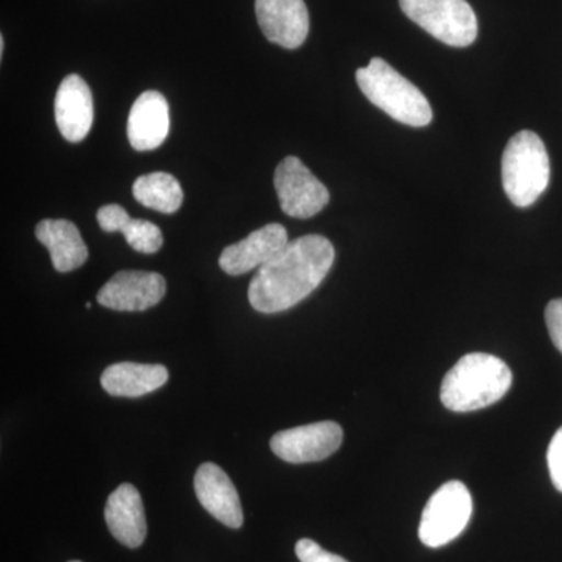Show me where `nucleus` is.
<instances>
[{
  "mask_svg": "<svg viewBox=\"0 0 562 562\" xmlns=\"http://www.w3.org/2000/svg\"><path fill=\"white\" fill-rule=\"evenodd\" d=\"M335 261V247L321 235H306L284 246L271 261L257 269L249 286V302L258 313L286 312L324 281Z\"/></svg>",
  "mask_w": 562,
  "mask_h": 562,
  "instance_id": "obj_1",
  "label": "nucleus"
},
{
  "mask_svg": "<svg viewBox=\"0 0 562 562\" xmlns=\"http://www.w3.org/2000/svg\"><path fill=\"white\" fill-rule=\"evenodd\" d=\"M513 383L512 369L494 355H465L447 372L441 402L454 413H472L501 401Z\"/></svg>",
  "mask_w": 562,
  "mask_h": 562,
  "instance_id": "obj_2",
  "label": "nucleus"
},
{
  "mask_svg": "<svg viewBox=\"0 0 562 562\" xmlns=\"http://www.w3.org/2000/svg\"><path fill=\"white\" fill-rule=\"evenodd\" d=\"M357 81L369 102L390 114L392 120L409 127L430 124L432 110L424 92L383 58H372L366 68L358 69Z\"/></svg>",
  "mask_w": 562,
  "mask_h": 562,
  "instance_id": "obj_3",
  "label": "nucleus"
},
{
  "mask_svg": "<svg viewBox=\"0 0 562 562\" xmlns=\"http://www.w3.org/2000/svg\"><path fill=\"white\" fill-rule=\"evenodd\" d=\"M503 190L519 209H527L543 194L550 181L546 144L535 132L522 131L509 139L502 158Z\"/></svg>",
  "mask_w": 562,
  "mask_h": 562,
  "instance_id": "obj_4",
  "label": "nucleus"
},
{
  "mask_svg": "<svg viewBox=\"0 0 562 562\" xmlns=\"http://www.w3.org/2000/svg\"><path fill=\"white\" fill-rule=\"evenodd\" d=\"M401 9L447 46H471L479 35V21L465 0H401Z\"/></svg>",
  "mask_w": 562,
  "mask_h": 562,
  "instance_id": "obj_5",
  "label": "nucleus"
},
{
  "mask_svg": "<svg viewBox=\"0 0 562 562\" xmlns=\"http://www.w3.org/2000/svg\"><path fill=\"white\" fill-rule=\"evenodd\" d=\"M472 495L461 482L442 484L431 495L419 525V538L424 546L439 549L454 541L468 527L472 517Z\"/></svg>",
  "mask_w": 562,
  "mask_h": 562,
  "instance_id": "obj_6",
  "label": "nucleus"
},
{
  "mask_svg": "<svg viewBox=\"0 0 562 562\" xmlns=\"http://www.w3.org/2000/svg\"><path fill=\"white\" fill-rule=\"evenodd\" d=\"M281 211L297 220H310L330 202V192L297 157H286L273 176Z\"/></svg>",
  "mask_w": 562,
  "mask_h": 562,
  "instance_id": "obj_7",
  "label": "nucleus"
},
{
  "mask_svg": "<svg viewBox=\"0 0 562 562\" xmlns=\"http://www.w3.org/2000/svg\"><path fill=\"white\" fill-rule=\"evenodd\" d=\"M344 431L336 422L325 420L277 432L272 452L291 464L327 460L341 447Z\"/></svg>",
  "mask_w": 562,
  "mask_h": 562,
  "instance_id": "obj_8",
  "label": "nucleus"
},
{
  "mask_svg": "<svg viewBox=\"0 0 562 562\" xmlns=\"http://www.w3.org/2000/svg\"><path fill=\"white\" fill-rule=\"evenodd\" d=\"M166 294L165 277L157 272L122 271L114 273L99 291V305L116 312H146Z\"/></svg>",
  "mask_w": 562,
  "mask_h": 562,
  "instance_id": "obj_9",
  "label": "nucleus"
},
{
  "mask_svg": "<svg viewBox=\"0 0 562 562\" xmlns=\"http://www.w3.org/2000/svg\"><path fill=\"white\" fill-rule=\"evenodd\" d=\"M255 13L266 38L284 49H297L310 32L303 0H255Z\"/></svg>",
  "mask_w": 562,
  "mask_h": 562,
  "instance_id": "obj_10",
  "label": "nucleus"
},
{
  "mask_svg": "<svg viewBox=\"0 0 562 562\" xmlns=\"http://www.w3.org/2000/svg\"><path fill=\"white\" fill-rule=\"evenodd\" d=\"M290 243L283 225L268 224L250 233L243 241L225 247L220 258L222 271L228 276H243L260 269Z\"/></svg>",
  "mask_w": 562,
  "mask_h": 562,
  "instance_id": "obj_11",
  "label": "nucleus"
},
{
  "mask_svg": "<svg viewBox=\"0 0 562 562\" xmlns=\"http://www.w3.org/2000/svg\"><path fill=\"white\" fill-rule=\"evenodd\" d=\"M195 495L203 508L228 528H241L244 513L235 484L214 462H203L195 472Z\"/></svg>",
  "mask_w": 562,
  "mask_h": 562,
  "instance_id": "obj_12",
  "label": "nucleus"
},
{
  "mask_svg": "<svg viewBox=\"0 0 562 562\" xmlns=\"http://www.w3.org/2000/svg\"><path fill=\"white\" fill-rule=\"evenodd\" d=\"M55 121L58 131L69 143L87 138L94 121V102L87 81L70 74L61 81L55 95Z\"/></svg>",
  "mask_w": 562,
  "mask_h": 562,
  "instance_id": "obj_13",
  "label": "nucleus"
},
{
  "mask_svg": "<svg viewBox=\"0 0 562 562\" xmlns=\"http://www.w3.org/2000/svg\"><path fill=\"white\" fill-rule=\"evenodd\" d=\"M171 128L169 105L158 91H146L133 103L128 114L127 135L133 149H158Z\"/></svg>",
  "mask_w": 562,
  "mask_h": 562,
  "instance_id": "obj_14",
  "label": "nucleus"
},
{
  "mask_svg": "<svg viewBox=\"0 0 562 562\" xmlns=\"http://www.w3.org/2000/svg\"><path fill=\"white\" fill-rule=\"evenodd\" d=\"M105 522L116 541L138 549L146 541L147 522L143 498L133 484L124 483L111 492L105 506Z\"/></svg>",
  "mask_w": 562,
  "mask_h": 562,
  "instance_id": "obj_15",
  "label": "nucleus"
},
{
  "mask_svg": "<svg viewBox=\"0 0 562 562\" xmlns=\"http://www.w3.org/2000/svg\"><path fill=\"white\" fill-rule=\"evenodd\" d=\"M36 238L49 250L55 271L70 272L88 260V247L79 228L66 220H44L36 225Z\"/></svg>",
  "mask_w": 562,
  "mask_h": 562,
  "instance_id": "obj_16",
  "label": "nucleus"
},
{
  "mask_svg": "<svg viewBox=\"0 0 562 562\" xmlns=\"http://www.w3.org/2000/svg\"><path fill=\"white\" fill-rule=\"evenodd\" d=\"M169 380V371L161 364H138V362H116L103 371V391L113 397H143L160 390Z\"/></svg>",
  "mask_w": 562,
  "mask_h": 562,
  "instance_id": "obj_17",
  "label": "nucleus"
},
{
  "mask_svg": "<svg viewBox=\"0 0 562 562\" xmlns=\"http://www.w3.org/2000/svg\"><path fill=\"white\" fill-rule=\"evenodd\" d=\"M98 222L103 232L124 233L128 246L140 254H155L161 249L162 233L160 227L149 221L135 220L116 203L102 206L98 211Z\"/></svg>",
  "mask_w": 562,
  "mask_h": 562,
  "instance_id": "obj_18",
  "label": "nucleus"
},
{
  "mask_svg": "<svg viewBox=\"0 0 562 562\" xmlns=\"http://www.w3.org/2000/svg\"><path fill=\"white\" fill-rule=\"evenodd\" d=\"M133 195L147 209L172 214L183 203V190L176 177L166 172H151L140 176L133 183Z\"/></svg>",
  "mask_w": 562,
  "mask_h": 562,
  "instance_id": "obj_19",
  "label": "nucleus"
},
{
  "mask_svg": "<svg viewBox=\"0 0 562 562\" xmlns=\"http://www.w3.org/2000/svg\"><path fill=\"white\" fill-rule=\"evenodd\" d=\"M295 554L301 562H349L339 554L327 552L312 539H301L295 543Z\"/></svg>",
  "mask_w": 562,
  "mask_h": 562,
  "instance_id": "obj_20",
  "label": "nucleus"
},
{
  "mask_svg": "<svg viewBox=\"0 0 562 562\" xmlns=\"http://www.w3.org/2000/svg\"><path fill=\"white\" fill-rule=\"evenodd\" d=\"M547 462H549L550 479H552L553 486L562 492V427L554 432L552 442H550Z\"/></svg>",
  "mask_w": 562,
  "mask_h": 562,
  "instance_id": "obj_21",
  "label": "nucleus"
},
{
  "mask_svg": "<svg viewBox=\"0 0 562 562\" xmlns=\"http://www.w3.org/2000/svg\"><path fill=\"white\" fill-rule=\"evenodd\" d=\"M546 322L554 347L562 353V299H554L547 305Z\"/></svg>",
  "mask_w": 562,
  "mask_h": 562,
  "instance_id": "obj_22",
  "label": "nucleus"
},
{
  "mask_svg": "<svg viewBox=\"0 0 562 562\" xmlns=\"http://www.w3.org/2000/svg\"><path fill=\"white\" fill-rule=\"evenodd\" d=\"M70 562H81V561H70Z\"/></svg>",
  "mask_w": 562,
  "mask_h": 562,
  "instance_id": "obj_23",
  "label": "nucleus"
}]
</instances>
